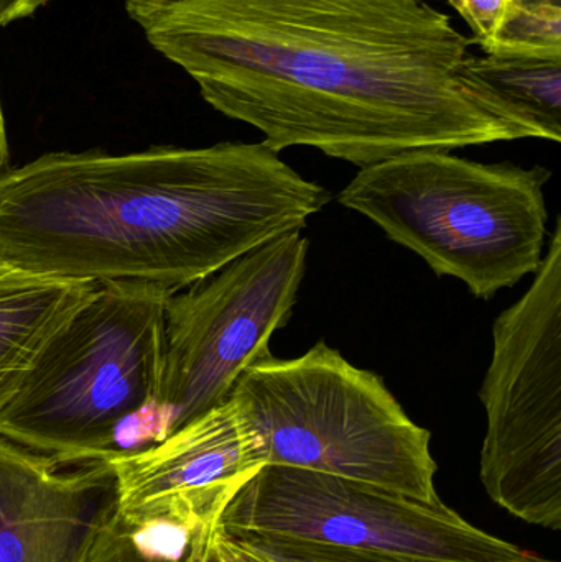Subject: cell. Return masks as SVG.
<instances>
[{
    "label": "cell",
    "mask_w": 561,
    "mask_h": 562,
    "mask_svg": "<svg viewBox=\"0 0 561 562\" xmlns=\"http://www.w3.org/2000/svg\"><path fill=\"white\" fill-rule=\"evenodd\" d=\"M474 71L500 89L527 117L532 119L547 140L561 142V63L496 59L481 55Z\"/></svg>",
    "instance_id": "cell-14"
},
{
    "label": "cell",
    "mask_w": 561,
    "mask_h": 562,
    "mask_svg": "<svg viewBox=\"0 0 561 562\" xmlns=\"http://www.w3.org/2000/svg\"><path fill=\"white\" fill-rule=\"evenodd\" d=\"M114 507L108 459L61 464L0 436V562H71Z\"/></svg>",
    "instance_id": "cell-10"
},
{
    "label": "cell",
    "mask_w": 561,
    "mask_h": 562,
    "mask_svg": "<svg viewBox=\"0 0 561 562\" xmlns=\"http://www.w3.org/2000/svg\"><path fill=\"white\" fill-rule=\"evenodd\" d=\"M9 170V144H7L5 119L0 101V175Z\"/></svg>",
    "instance_id": "cell-17"
},
{
    "label": "cell",
    "mask_w": 561,
    "mask_h": 562,
    "mask_svg": "<svg viewBox=\"0 0 561 562\" xmlns=\"http://www.w3.org/2000/svg\"><path fill=\"white\" fill-rule=\"evenodd\" d=\"M227 530L422 562H556L494 537L444 502L306 469L266 464L216 515Z\"/></svg>",
    "instance_id": "cell-7"
},
{
    "label": "cell",
    "mask_w": 561,
    "mask_h": 562,
    "mask_svg": "<svg viewBox=\"0 0 561 562\" xmlns=\"http://www.w3.org/2000/svg\"><path fill=\"white\" fill-rule=\"evenodd\" d=\"M48 0H0V26L33 15Z\"/></svg>",
    "instance_id": "cell-16"
},
{
    "label": "cell",
    "mask_w": 561,
    "mask_h": 562,
    "mask_svg": "<svg viewBox=\"0 0 561 562\" xmlns=\"http://www.w3.org/2000/svg\"><path fill=\"white\" fill-rule=\"evenodd\" d=\"M171 293L147 281L99 283L0 412V436L61 464L114 454L121 425L157 398Z\"/></svg>",
    "instance_id": "cell-4"
},
{
    "label": "cell",
    "mask_w": 561,
    "mask_h": 562,
    "mask_svg": "<svg viewBox=\"0 0 561 562\" xmlns=\"http://www.w3.org/2000/svg\"><path fill=\"white\" fill-rule=\"evenodd\" d=\"M115 512L138 531L193 537L244 479L266 465L262 441L233 395L155 445L109 456Z\"/></svg>",
    "instance_id": "cell-9"
},
{
    "label": "cell",
    "mask_w": 561,
    "mask_h": 562,
    "mask_svg": "<svg viewBox=\"0 0 561 562\" xmlns=\"http://www.w3.org/2000/svg\"><path fill=\"white\" fill-rule=\"evenodd\" d=\"M527 293L493 324L480 390L481 482L519 520L561 530V217Z\"/></svg>",
    "instance_id": "cell-6"
},
{
    "label": "cell",
    "mask_w": 561,
    "mask_h": 562,
    "mask_svg": "<svg viewBox=\"0 0 561 562\" xmlns=\"http://www.w3.org/2000/svg\"><path fill=\"white\" fill-rule=\"evenodd\" d=\"M483 55L561 63V0H447Z\"/></svg>",
    "instance_id": "cell-12"
},
{
    "label": "cell",
    "mask_w": 561,
    "mask_h": 562,
    "mask_svg": "<svg viewBox=\"0 0 561 562\" xmlns=\"http://www.w3.org/2000/svg\"><path fill=\"white\" fill-rule=\"evenodd\" d=\"M302 231L277 237L165 304V349L154 406L164 436L229 398L240 373L272 356L273 333L289 323L306 272Z\"/></svg>",
    "instance_id": "cell-8"
},
{
    "label": "cell",
    "mask_w": 561,
    "mask_h": 562,
    "mask_svg": "<svg viewBox=\"0 0 561 562\" xmlns=\"http://www.w3.org/2000/svg\"><path fill=\"white\" fill-rule=\"evenodd\" d=\"M552 171L414 150L361 168L336 196L427 262L491 300L543 262Z\"/></svg>",
    "instance_id": "cell-3"
},
{
    "label": "cell",
    "mask_w": 561,
    "mask_h": 562,
    "mask_svg": "<svg viewBox=\"0 0 561 562\" xmlns=\"http://www.w3.org/2000/svg\"><path fill=\"white\" fill-rule=\"evenodd\" d=\"M71 562H190V540L165 548L147 543V531L128 527L115 507L99 521Z\"/></svg>",
    "instance_id": "cell-15"
},
{
    "label": "cell",
    "mask_w": 561,
    "mask_h": 562,
    "mask_svg": "<svg viewBox=\"0 0 561 562\" xmlns=\"http://www.w3.org/2000/svg\"><path fill=\"white\" fill-rule=\"evenodd\" d=\"M190 562H422L227 530L214 518L190 538Z\"/></svg>",
    "instance_id": "cell-13"
},
{
    "label": "cell",
    "mask_w": 561,
    "mask_h": 562,
    "mask_svg": "<svg viewBox=\"0 0 561 562\" xmlns=\"http://www.w3.org/2000/svg\"><path fill=\"white\" fill-rule=\"evenodd\" d=\"M231 395L262 441L266 464L306 469L422 502H438L431 435L381 375L325 340L296 359L247 367Z\"/></svg>",
    "instance_id": "cell-5"
},
{
    "label": "cell",
    "mask_w": 561,
    "mask_h": 562,
    "mask_svg": "<svg viewBox=\"0 0 561 562\" xmlns=\"http://www.w3.org/2000/svg\"><path fill=\"white\" fill-rule=\"evenodd\" d=\"M201 98L273 151L359 168L414 150L546 132L474 71V45L427 0H125Z\"/></svg>",
    "instance_id": "cell-1"
},
{
    "label": "cell",
    "mask_w": 561,
    "mask_h": 562,
    "mask_svg": "<svg viewBox=\"0 0 561 562\" xmlns=\"http://www.w3.org/2000/svg\"><path fill=\"white\" fill-rule=\"evenodd\" d=\"M98 286L92 281L38 276L0 260V412L48 340Z\"/></svg>",
    "instance_id": "cell-11"
},
{
    "label": "cell",
    "mask_w": 561,
    "mask_h": 562,
    "mask_svg": "<svg viewBox=\"0 0 561 562\" xmlns=\"http://www.w3.org/2000/svg\"><path fill=\"white\" fill-rule=\"evenodd\" d=\"M329 200L262 142L46 154L0 175V260L180 291L305 229Z\"/></svg>",
    "instance_id": "cell-2"
}]
</instances>
